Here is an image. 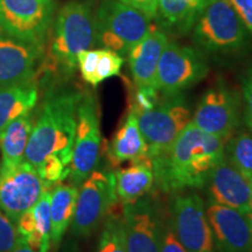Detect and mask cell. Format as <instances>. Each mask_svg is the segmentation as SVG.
<instances>
[{
    "mask_svg": "<svg viewBox=\"0 0 252 252\" xmlns=\"http://www.w3.org/2000/svg\"><path fill=\"white\" fill-rule=\"evenodd\" d=\"M225 141L189 123L168 149L151 159L154 185L165 193L202 188L224 157Z\"/></svg>",
    "mask_w": 252,
    "mask_h": 252,
    "instance_id": "obj_1",
    "label": "cell"
},
{
    "mask_svg": "<svg viewBox=\"0 0 252 252\" xmlns=\"http://www.w3.org/2000/svg\"><path fill=\"white\" fill-rule=\"evenodd\" d=\"M81 94L82 91L55 88L47 93L32 128L24 161L36 168L47 157L55 156L70 167Z\"/></svg>",
    "mask_w": 252,
    "mask_h": 252,
    "instance_id": "obj_2",
    "label": "cell"
},
{
    "mask_svg": "<svg viewBox=\"0 0 252 252\" xmlns=\"http://www.w3.org/2000/svg\"><path fill=\"white\" fill-rule=\"evenodd\" d=\"M98 47L96 11L91 1L71 0L56 15L46 61V70L59 77L71 76L81 52Z\"/></svg>",
    "mask_w": 252,
    "mask_h": 252,
    "instance_id": "obj_3",
    "label": "cell"
},
{
    "mask_svg": "<svg viewBox=\"0 0 252 252\" xmlns=\"http://www.w3.org/2000/svg\"><path fill=\"white\" fill-rule=\"evenodd\" d=\"M191 33L195 45L207 54L235 56L250 45V33L230 0H208Z\"/></svg>",
    "mask_w": 252,
    "mask_h": 252,
    "instance_id": "obj_4",
    "label": "cell"
},
{
    "mask_svg": "<svg viewBox=\"0 0 252 252\" xmlns=\"http://www.w3.org/2000/svg\"><path fill=\"white\" fill-rule=\"evenodd\" d=\"M96 19L98 47L123 58L146 36L153 25L149 15L118 0H103L96 9Z\"/></svg>",
    "mask_w": 252,
    "mask_h": 252,
    "instance_id": "obj_5",
    "label": "cell"
},
{
    "mask_svg": "<svg viewBox=\"0 0 252 252\" xmlns=\"http://www.w3.org/2000/svg\"><path fill=\"white\" fill-rule=\"evenodd\" d=\"M54 14V0H0V35L45 47Z\"/></svg>",
    "mask_w": 252,
    "mask_h": 252,
    "instance_id": "obj_6",
    "label": "cell"
},
{
    "mask_svg": "<svg viewBox=\"0 0 252 252\" xmlns=\"http://www.w3.org/2000/svg\"><path fill=\"white\" fill-rule=\"evenodd\" d=\"M150 159L168 149L191 122V111L184 94L161 96L152 109L137 116Z\"/></svg>",
    "mask_w": 252,
    "mask_h": 252,
    "instance_id": "obj_7",
    "label": "cell"
},
{
    "mask_svg": "<svg viewBox=\"0 0 252 252\" xmlns=\"http://www.w3.org/2000/svg\"><path fill=\"white\" fill-rule=\"evenodd\" d=\"M115 174L94 171L78 187L71 232L76 237H89L117 204Z\"/></svg>",
    "mask_w": 252,
    "mask_h": 252,
    "instance_id": "obj_8",
    "label": "cell"
},
{
    "mask_svg": "<svg viewBox=\"0 0 252 252\" xmlns=\"http://www.w3.org/2000/svg\"><path fill=\"white\" fill-rule=\"evenodd\" d=\"M209 72L207 59L198 48L168 41L156 75V89L161 96L182 94L204 80Z\"/></svg>",
    "mask_w": 252,
    "mask_h": 252,
    "instance_id": "obj_9",
    "label": "cell"
},
{
    "mask_svg": "<svg viewBox=\"0 0 252 252\" xmlns=\"http://www.w3.org/2000/svg\"><path fill=\"white\" fill-rule=\"evenodd\" d=\"M102 147L99 111L96 97L89 91H82L77 105V122L74 149L70 162V184L80 187L94 171Z\"/></svg>",
    "mask_w": 252,
    "mask_h": 252,
    "instance_id": "obj_10",
    "label": "cell"
},
{
    "mask_svg": "<svg viewBox=\"0 0 252 252\" xmlns=\"http://www.w3.org/2000/svg\"><path fill=\"white\" fill-rule=\"evenodd\" d=\"M241 96L223 82L202 94L191 123L206 133L226 141L241 124Z\"/></svg>",
    "mask_w": 252,
    "mask_h": 252,
    "instance_id": "obj_11",
    "label": "cell"
},
{
    "mask_svg": "<svg viewBox=\"0 0 252 252\" xmlns=\"http://www.w3.org/2000/svg\"><path fill=\"white\" fill-rule=\"evenodd\" d=\"M169 223L187 252H215L206 202L197 194H179L172 200Z\"/></svg>",
    "mask_w": 252,
    "mask_h": 252,
    "instance_id": "obj_12",
    "label": "cell"
},
{
    "mask_svg": "<svg viewBox=\"0 0 252 252\" xmlns=\"http://www.w3.org/2000/svg\"><path fill=\"white\" fill-rule=\"evenodd\" d=\"M46 189L50 188L31 163L24 161L11 168L0 167V208L15 225Z\"/></svg>",
    "mask_w": 252,
    "mask_h": 252,
    "instance_id": "obj_13",
    "label": "cell"
},
{
    "mask_svg": "<svg viewBox=\"0 0 252 252\" xmlns=\"http://www.w3.org/2000/svg\"><path fill=\"white\" fill-rule=\"evenodd\" d=\"M122 222L127 252H160L163 219L152 200L123 204Z\"/></svg>",
    "mask_w": 252,
    "mask_h": 252,
    "instance_id": "obj_14",
    "label": "cell"
},
{
    "mask_svg": "<svg viewBox=\"0 0 252 252\" xmlns=\"http://www.w3.org/2000/svg\"><path fill=\"white\" fill-rule=\"evenodd\" d=\"M215 252H252V222L245 214L207 200Z\"/></svg>",
    "mask_w": 252,
    "mask_h": 252,
    "instance_id": "obj_15",
    "label": "cell"
},
{
    "mask_svg": "<svg viewBox=\"0 0 252 252\" xmlns=\"http://www.w3.org/2000/svg\"><path fill=\"white\" fill-rule=\"evenodd\" d=\"M43 58L45 47L0 35V89L35 81Z\"/></svg>",
    "mask_w": 252,
    "mask_h": 252,
    "instance_id": "obj_16",
    "label": "cell"
},
{
    "mask_svg": "<svg viewBox=\"0 0 252 252\" xmlns=\"http://www.w3.org/2000/svg\"><path fill=\"white\" fill-rule=\"evenodd\" d=\"M206 186L208 200L247 215L250 201V180L225 157L214 167Z\"/></svg>",
    "mask_w": 252,
    "mask_h": 252,
    "instance_id": "obj_17",
    "label": "cell"
},
{
    "mask_svg": "<svg viewBox=\"0 0 252 252\" xmlns=\"http://www.w3.org/2000/svg\"><path fill=\"white\" fill-rule=\"evenodd\" d=\"M168 35L158 25L128 52V67L135 88H156V75L160 58L168 42Z\"/></svg>",
    "mask_w": 252,
    "mask_h": 252,
    "instance_id": "obj_18",
    "label": "cell"
},
{
    "mask_svg": "<svg viewBox=\"0 0 252 252\" xmlns=\"http://www.w3.org/2000/svg\"><path fill=\"white\" fill-rule=\"evenodd\" d=\"M17 228L25 243L36 252H49L52 247L50 190L46 189L39 201L21 215Z\"/></svg>",
    "mask_w": 252,
    "mask_h": 252,
    "instance_id": "obj_19",
    "label": "cell"
},
{
    "mask_svg": "<svg viewBox=\"0 0 252 252\" xmlns=\"http://www.w3.org/2000/svg\"><path fill=\"white\" fill-rule=\"evenodd\" d=\"M115 174V188L122 204L133 203L146 196L154 186L152 161L149 157L133 161Z\"/></svg>",
    "mask_w": 252,
    "mask_h": 252,
    "instance_id": "obj_20",
    "label": "cell"
},
{
    "mask_svg": "<svg viewBox=\"0 0 252 252\" xmlns=\"http://www.w3.org/2000/svg\"><path fill=\"white\" fill-rule=\"evenodd\" d=\"M208 0H159L157 25L167 34L184 35L191 31Z\"/></svg>",
    "mask_w": 252,
    "mask_h": 252,
    "instance_id": "obj_21",
    "label": "cell"
},
{
    "mask_svg": "<svg viewBox=\"0 0 252 252\" xmlns=\"http://www.w3.org/2000/svg\"><path fill=\"white\" fill-rule=\"evenodd\" d=\"M108 157L113 165L125 161L133 162L147 157L146 141L133 112L127 113L124 124L113 135L108 147Z\"/></svg>",
    "mask_w": 252,
    "mask_h": 252,
    "instance_id": "obj_22",
    "label": "cell"
},
{
    "mask_svg": "<svg viewBox=\"0 0 252 252\" xmlns=\"http://www.w3.org/2000/svg\"><path fill=\"white\" fill-rule=\"evenodd\" d=\"M39 90L36 81L0 89V134L14 119L35 108Z\"/></svg>",
    "mask_w": 252,
    "mask_h": 252,
    "instance_id": "obj_23",
    "label": "cell"
},
{
    "mask_svg": "<svg viewBox=\"0 0 252 252\" xmlns=\"http://www.w3.org/2000/svg\"><path fill=\"white\" fill-rule=\"evenodd\" d=\"M34 125L32 112L25 113L9 124L0 134L1 167H11L24 162L28 139Z\"/></svg>",
    "mask_w": 252,
    "mask_h": 252,
    "instance_id": "obj_24",
    "label": "cell"
},
{
    "mask_svg": "<svg viewBox=\"0 0 252 252\" xmlns=\"http://www.w3.org/2000/svg\"><path fill=\"white\" fill-rule=\"evenodd\" d=\"M78 188L70 185L58 184L50 191V220H52V245L59 247L70 225L75 213Z\"/></svg>",
    "mask_w": 252,
    "mask_h": 252,
    "instance_id": "obj_25",
    "label": "cell"
},
{
    "mask_svg": "<svg viewBox=\"0 0 252 252\" xmlns=\"http://www.w3.org/2000/svg\"><path fill=\"white\" fill-rule=\"evenodd\" d=\"M224 157L250 180L252 178V132L234 133L224 145Z\"/></svg>",
    "mask_w": 252,
    "mask_h": 252,
    "instance_id": "obj_26",
    "label": "cell"
},
{
    "mask_svg": "<svg viewBox=\"0 0 252 252\" xmlns=\"http://www.w3.org/2000/svg\"><path fill=\"white\" fill-rule=\"evenodd\" d=\"M104 223L96 252H127L123 232L122 216L110 214Z\"/></svg>",
    "mask_w": 252,
    "mask_h": 252,
    "instance_id": "obj_27",
    "label": "cell"
},
{
    "mask_svg": "<svg viewBox=\"0 0 252 252\" xmlns=\"http://www.w3.org/2000/svg\"><path fill=\"white\" fill-rule=\"evenodd\" d=\"M124 64V58L112 50L99 48V56L94 71V87H97L103 81L117 76Z\"/></svg>",
    "mask_w": 252,
    "mask_h": 252,
    "instance_id": "obj_28",
    "label": "cell"
},
{
    "mask_svg": "<svg viewBox=\"0 0 252 252\" xmlns=\"http://www.w3.org/2000/svg\"><path fill=\"white\" fill-rule=\"evenodd\" d=\"M23 243L25 241L17 225L0 208V252H12Z\"/></svg>",
    "mask_w": 252,
    "mask_h": 252,
    "instance_id": "obj_29",
    "label": "cell"
},
{
    "mask_svg": "<svg viewBox=\"0 0 252 252\" xmlns=\"http://www.w3.org/2000/svg\"><path fill=\"white\" fill-rule=\"evenodd\" d=\"M99 49H88L77 55V67L80 69L82 78L94 87V71L98 61Z\"/></svg>",
    "mask_w": 252,
    "mask_h": 252,
    "instance_id": "obj_30",
    "label": "cell"
},
{
    "mask_svg": "<svg viewBox=\"0 0 252 252\" xmlns=\"http://www.w3.org/2000/svg\"><path fill=\"white\" fill-rule=\"evenodd\" d=\"M242 97H243V119L252 132V65L242 76Z\"/></svg>",
    "mask_w": 252,
    "mask_h": 252,
    "instance_id": "obj_31",
    "label": "cell"
},
{
    "mask_svg": "<svg viewBox=\"0 0 252 252\" xmlns=\"http://www.w3.org/2000/svg\"><path fill=\"white\" fill-rule=\"evenodd\" d=\"M166 217L167 219H163L160 252H187L180 242L178 241V238L175 237L168 216Z\"/></svg>",
    "mask_w": 252,
    "mask_h": 252,
    "instance_id": "obj_32",
    "label": "cell"
},
{
    "mask_svg": "<svg viewBox=\"0 0 252 252\" xmlns=\"http://www.w3.org/2000/svg\"><path fill=\"white\" fill-rule=\"evenodd\" d=\"M230 2L252 36V0H230Z\"/></svg>",
    "mask_w": 252,
    "mask_h": 252,
    "instance_id": "obj_33",
    "label": "cell"
},
{
    "mask_svg": "<svg viewBox=\"0 0 252 252\" xmlns=\"http://www.w3.org/2000/svg\"><path fill=\"white\" fill-rule=\"evenodd\" d=\"M118 1L139 9L143 13L149 15L151 19H154L157 14L158 1L159 0H118Z\"/></svg>",
    "mask_w": 252,
    "mask_h": 252,
    "instance_id": "obj_34",
    "label": "cell"
},
{
    "mask_svg": "<svg viewBox=\"0 0 252 252\" xmlns=\"http://www.w3.org/2000/svg\"><path fill=\"white\" fill-rule=\"evenodd\" d=\"M61 252H78V248H77V245H76V243H75V242L69 241L68 243L65 244L64 247H63Z\"/></svg>",
    "mask_w": 252,
    "mask_h": 252,
    "instance_id": "obj_35",
    "label": "cell"
},
{
    "mask_svg": "<svg viewBox=\"0 0 252 252\" xmlns=\"http://www.w3.org/2000/svg\"><path fill=\"white\" fill-rule=\"evenodd\" d=\"M12 252H36V251H34L30 245H27L26 243H23L21 245H19L17 249H14Z\"/></svg>",
    "mask_w": 252,
    "mask_h": 252,
    "instance_id": "obj_36",
    "label": "cell"
},
{
    "mask_svg": "<svg viewBox=\"0 0 252 252\" xmlns=\"http://www.w3.org/2000/svg\"><path fill=\"white\" fill-rule=\"evenodd\" d=\"M247 216L252 222V178L250 179V201H249V210L247 213Z\"/></svg>",
    "mask_w": 252,
    "mask_h": 252,
    "instance_id": "obj_37",
    "label": "cell"
}]
</instances>
